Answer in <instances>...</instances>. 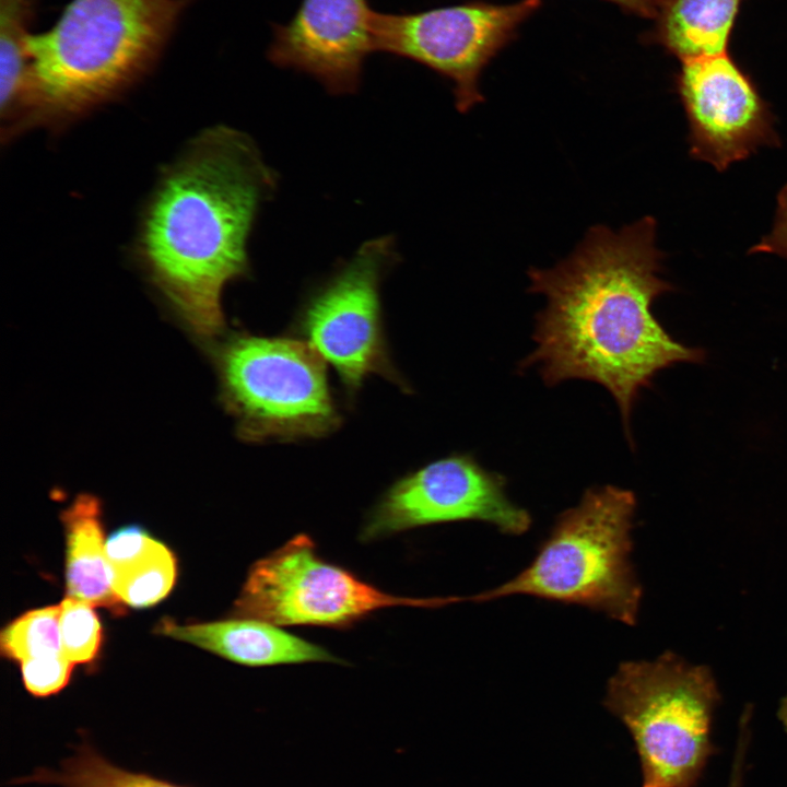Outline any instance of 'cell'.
<instances>
[{"mask_svg": "<svg viewBox=\"0 0 787 787\" xmlns=\"http://www.w3.org/2000/svg\"><path fill=\"white\" fill-rule=\"evenodd\" d=\"M751 252L776 254L787 259V185L777 197L775 222L768 235L754 245Z\"/></svg>", "mask_w": 787, "mask_h": 787, "instance_id": "603a6c76", "label": "cell"}, {"mask_svg": "<svg viewBox=\"0 0 787 787\" xmlns=\"http://www.w3.org/2000/svg\"><path fill=\"white\" fill-rule=\"evenodd\" d=\"M641 17H656L663 0H606Z\"/></svg>", "mask_w": 787, "mask_h": 787, "instance_id": "cb8c5ba5", "label": "cell"}, {"mask_svg": "<svg viewBox=\"0 0 787 787\" xmlns=\"http://www.w3.org/2000/svg\"><path fill=\"white\" fill-rule=\"evenodd\" d=\"M157 634L190 643L249 667L344 661L325 647L266 621L233 618L207 623L178 624L165 618Z\"/></svg>", "mask_w": 787, "mask_h": 787, "instance_id": "4fadbf2b", "label": "cell"}, {"mask_svg": "<svg viewBox=\"0 0 787 787\" xmlns=\"http://www.w3.org/2000/svg\"><path fill=\"white\" fill-rule=\"evenodd\" d=\"M373 13L367 0H302L287 23L273 25L267 56L280 68L313 77L331 94L353 93L374 52Z\"/></svg>", "mask_w": 787, "mask_h": 787, "instance_id": "7c38bea8", "label": "cell"}, {"mask_svg": "<svg viewBox=\"0 0 787 787\" xmlns=\"http://www.w3.org/2000/svg\"><path fill=\"white\" fill-rule=\"evenodd\" d=\"M728 787H740V785H739L738 783H736V782H730V783L728 784Z\"/></svg>", "mask_w": 787, "mask_h": 787, "instance_id": "484cf974", "label": "cell"}, {"mask_svg": "<svg viewBox=\"0 0 787 787\" xmlns=\"http://www.w3.org/2000/svg\"><path fill=\"white\" fill-rule=\"evenodd\" d=\"M742 0H663L647 39L681 61L727 52Z\"/></svg>", "mask_w": 787, "mask_h": 787, "instance_id": "9a60e30c", "label": "cell"}, {"mask_svg": "<svg viewBox=\"0 0 787 787\" xmlns=\"http://www.w3.org/2000/svg\"><path fill=\"white\" fill-rule=\"evenodd\" d=\"M61 607L31 610L8 624L0 636L2 653L20 662L62 654L60 638Z\"/></svg>", "mask_w": 787, "mask_h": 787, "instance_id": "d6986e66", "label": "cell"}, {"mask_svg": "<svg viewBox=\"0 0 787 787\" xmlns=\"http://www.w3.org/2000/svg\"><path fill=\"white\" fill-rule=\"evenodd\" d=\"M195 0H72L24 42L26 72L13 134L60 128L124 94L157 63Z\"/></svg>", "mask_w": 787, "mask_h": 787, "instance_id": "3957f363", "label": "cell"}, {"mask_svg": "<svg viewBox=\"0 0 787 787\" xmlns=\"http://www.w3.org/2000/svg\"><path fill=\"white\" fill-rule=\"evenodd\" d=\"M656 231L650 216L615 231L595 226L564 260L528 272L529 291L547 304L536 316V348L520 367L537 366L547 386L584 379L604 387L632 445L641 389L659 371L704 357L674 340L651 312L654 301L672 290L660 277Z\"/></svg>", "mask_w": 787, "mask_h": 787, "instance_id": "6da1fadb", "label": "cell"}, {"mask_svg": "<svg viewBox=\"0 0 787 787\" xmlns=\"http://www.w3.org/2000/svg\"><path fill=\"white\" fill-rule=\"evenodd\" d=\"M677 86L693 157L725 171L778 144L768 105L727 52L683 60Z\"/></svg>", "mask_w": 787, "mask_h": 787, "instance_id": "8fae6325", "label": "cell"}, {"mask_svg": "<svg viewBox=\"0 0 787 787\" xmlns=\"http://www.w3.org/2000/svg\"><path fill=\"white\" fill-rule=\"evenodd\" d=\"M73 666L63 654L24 660L21 662L24 685L35 696L55 694L69 682Z\"/></svg>", "mask_w": 787, "mask_h": 787, "instance_id": "44dd1931", "label": "cell"}, {"mask_svg": "<svg viewBox=\"0 0 787 787\" xmlns=\"http://www.w3.org/2000/svg\"><path fill=\"white\" fill-rule=\"evenodd\" d=\"M503 474L471 454H451L393 482L368 512L360 532L372 542L418 527L477 520L500 532L528 531L531 516L507 495Z\"/></svg>", "mask_w": 787, "mask_h": 787, "instance_id": "30bf717a", "label": "cell"}, {"mask_svg": "<svg viewBox=\"0 0 787 787\" xmlns=\"http://www.w3.org/2000/svg\"><path fill=\"white\" fill-rule=\"evenodd\" d=\"M719 691L709 667L672 651L619 665L604 705L627 727L641 757L644 787H690L710 748Z\"/></svg>", "mask_w": 787, "mask_h": 787, "instance_id": "5b68a950", "label": "cell"}, {"mask_svg": "<svg viewBox=\"0 0 787 787\" xmlns=\"http://www.w3.org/2000/svg\"><path fill=\"white\" fill-rule=\"evenodd\" d=\"M109 568L115 594L121 602L136 608L162 600L173 588L176 577L173 553L153 538L136 555Z\"/></svg>", "mask_w": 787, "mask_h": 787, "instance_id": "2e32d148", "label": "cell"}, {"mask_svg": "<svg viewBox=\"0 0 787 787\" xmlns=\"http://www.w3.org/2000/svg\"><path fill=\"white\" fill-rule=\"evenodd\" d=\"M541 0L508 4L468 1L419 12L374 11V51L421 63L451 82L456 107L466 113L483 101L480 78Z\"/></svg>", "mask_w": 787, "mask_h": 787, "instance_id": "ba28073f", "label": "cell"}, {"mask_svg": "<svg viewBox=\"0 0 787 787\" xmlns=\"http://www.w3.org/2000/svg\"><path fill=\"white\" fill-rule=\"evenodd\" d=\"M212 357L221 401L244 441L316 438L339 427L326 361L308 342L237 332Z\"/></svg>", "mask_w": 787, "mask_h": 787, "instance_id": "8992f818", "label": "cell"}, {"mask_svg": "<svg viewBox=\"0 0 787 787\" xmlns=\"http://www.w3.org/2000/svg\"><path fill=\"white\" fill-rule=\"evenodd\" d=\"M635 510L630 490L610 484L587 489L576 506L556 518L526 568L492 589L454 596V604L526 595L634 625L643 596L631 562Z\"/></svg>", "mask_w": 787, "mask_h": 787, "instance_id": "277c9868", "label": "cell"}, {"mask_svg": "<svg viewBox=\"0 0 787 787\" xmlns=\"http://www.w3.org/2000/svg\"><path fill=\"white\" fill-rule=\"evenodd\" d=\"M60 607L63 656L73 665L90 662L102 643V626L94 607L71 596L64 598Z\"/></svg>", "mask_w": 787, "mask_h": 787, "instance_id": "ffe728a7", "label": "cell"}, {"mask_svg": "<svg viewBox=\"0 0 787 787\" xmlns=\"http://www.w3.org/2000/svg\"><path fill=\"white\" fill-rule=\"evenodd\" d=\"M20 782L59 787H181L119 767L86 743L59 767L37 770Z\"/></svg>", "mask_w": 787, "mask_h": 787, "instance_id": "e0dca14e", "label": "cell"}, {"mask_svg": "<svg viewBox=\"0 0 787 787\" xmlns=\"http://www.w3.org/2000/svg\"><path fill=\"white\" fill-rule=\"evenodd\" d=\"M391 607L431 609L446 601L386 592L324 559L312 537L298 533L252 563L231 616L344 630Z\"/></svg>", "mask_w": 787, "mask_h": 787, "instance_id": "52a82bcc", "label": "cell"}, {"mask_svg": "<svg viewBox=\"0 0 787 787\" xmlns=\"http://www.w3.org/2000/svg\"><path fill=\"white\" fill-rule=\"evenodd\" d=\"M277 175L256 143L227 126L198 134L160 177L143 210L136 255L186 327L224 328L222 292L249 272L248 238Z\"/></svg>", "mask_w": 787, "mask_h": 787, "instance_id": "7a4b0ae2", "label": "cell"}, {"mask_svg": "<svg viewBox=\"0 0 787 787\" xmlns=\"http://www.w3.org/2000/svg\"><path fill=\"white\" fill-rule=\"evenodd\" d=\"M396 257L393 237L367 240L315 290L297 317L298 331L351 395L371 374L407 387L388 355L381 319L380 284Z\"/></svg>", "mask_w": 787, "mask_h": 787, "instance_id": "9c48e42d", "label": "cell"}, {"mask_svg": "<svg viewBox=\"0 0 787 787\" xmlns=\"http://www.w3.org/2000/svg\"><path fill=\"white\" fill-rule=\"evenodd\" d=\"M778 719L782 723L785 730L787 731V694L779 704Z\"/></svg>", "mask_w": 787, "mask_h": 787, "instance_id": "d4e9b609", "label": "cell"}, {"mask_svg": "<svg viewBox=\"0 0 787 787\" xmlns=\"http://www.w3.org/2000/svg\"><path fill=\"white\" fill-rule=\"evenodd\" d=\"M67 537L66 580L68 595L93 607L120 612L106 556L99 501L79 495L61 515Z\"/></svg>", "mask_w": 787, "mask_h": 787, "instance_id": "5bb4252c", "label": "cell"}, {"mask_svg": "<svg viewBox=\"0 0 787 787\" xmlns=\"http://www.w3.org/2000/svg\"><path fill=\"white\" fill-rule=\"evenodd\" d=\"M30 17L26 0H0V106L13 107L25 81L24 42Z\"/></svg>", "mask_w": 787, "mask_h": 787, "instance_id": "ac0fdd59", "label": "cell"}, {"mask_svg": "<svg viewBox=\"0 0 787 787\" xmlns=\"http://www.w3.org/2000/svg\"><path fill=\"white\" fill-rule=\"evenodd\" d=\"M151 537L138 526H128L114 532L106 541L109 567L126 562L142 550Z\"/></svg>", "mask_w": 787, "mask_h": 787, "instance_id": "7402d4cb", "label": "cell"}]
</instances>
